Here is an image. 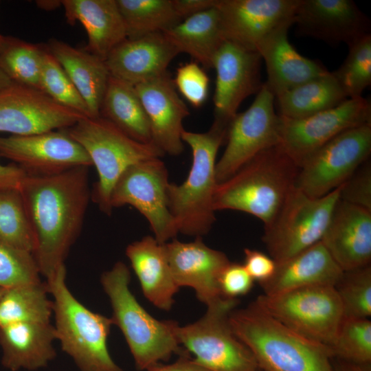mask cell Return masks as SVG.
Returning a JSON list of instances; mask_svg holds the SVG:
<instances>
[{
  "mask_svg": "<svg viewBox=\"0 0 371 371\" xmlns=\"http://www.w3.org/2000/svg\"><path fill=\"white\" fill-rule=\"evenodd\" d=\"M148 119L152 142L164 154L172 156L183 150V121L190 115L170 76L166 74L135 85Z\"/></svg>",
  "mask_w": 371,
  "mask_h": 371,
  "instance_id": "44dd1931",
  "label": "cell"
},
{
  "mask_svg": "<svg viewBox=\"0 0 371 371\" xmlns=\"http://www.w3.org/2000/svg\"><path fill=\"white\" fill-rule=\"evenodd\" d=\"M55 340V328L50 322H19L1 326V363L11 371L46 367L56 357Z\"/></svg>",
  "mask_w": 371,
  "mask_h": 371,
  "instance_id": "4316f807",
  "label": "cell"
},
{
  "mask_svg": "<svg viewBox=\"0 0 371 371\" xmlns=\"http://www.w3.org/2000/svg\"><path fill=\"white\" fill-rule=\"evenodd\" d=\"M130 271L118 261L100 278L102 289L109 298L111 319L129 348L136 368L152 371L173 354L188 355L176 336L178 324L160 321L151 316L139 303L129 289Z\"/></svg>",
  "mask_w": 371,
  "mask_h": 371,
  "instance_id": "277c9868",
  "label": "cell"
},
{
  "mask_svg": "<svg viewBox=\"0 0 371 371\" xmlns=\"http://www.w3.org/2000/svg\"><path fill=\"white\" fill-rule=\"evenodd\" d=\"M89 155L97 170L93 201L100 210L110 215L111 191L122 174L132 165L164 153L154 144H144L130 137L102 117H84L73 126L65 129Z\"/></svg>",
  "mask_w": 371,
  "mask_h": 371,
  "instance_id": "52a82bcc",
  "label": "cell"
},
{
  "mask_svg": "<svg viewBox=\"0 0 371 371\" xmlns=\"http://www.w3.org/2000/svg\"><path fill=\"white\" fill-rule=\"evenodd\" d=\"M228 128L214 120L207 132L182 131L183 142L192 150V166L181 184L169 183L167 190L168 208L179 233L202 237L216 221L213 206L218 183L216 159L220 146L226 140Z\"/></svg>",
  "mask_w": 371,
  "mask_h": 371,
  "instance_id": "5b68a950",
  "label": "cell"
},
{
  "mask_svg": "<svg viewBox=\"0 0 371 371\" xmlns=\"http://www.w3.org/2000/svg\"><path fill=\"white\" fill-rule=\"evenodd\" d=\"M84 117L41 89L13 82L0 91V133L23 136L65 130Z\"/></svg>",
  "mask_w": 371,
  "mask_h": 371,
  "instance_id": "9a60e30c",
  "label": "cell"
},
{
  "mask_svg": "<svg viewBox=\"0 0 371 371\" xmlns=\"http://www.w3.org/2000/svg\"><path fill=\"white\" fill-rule=\"evenodd\" d=\"M68 23L80 22L87 31L85 50L104 60L127 38L125 24L116 0H63Z\"/></svg>",
  "mask_w": 371,
  "mask_h": 371,
  "instance_id": "484cf974",
  "label": "cell"
},
{
  "mask_svg": "<svg viewBox=\"0 0 371 371\" xmlns=\"http://www.w3.org/2000/svg\"><path fill=\"white\" fill-rule=\"evenodd\" d=\"M45 282L4 289L0 298V327L19 322H50L53 301Z\"/></svg>",
  "mask_w": 371,
  "mask_h": 371,
  "instance_id": "d6a6232c",
  "label": "cell"
},
{
  "mask_svg": "<svg viewBox=\"0 0 371 371\" xmlns=\"http://www.w3.org/2000/svg\"><path fill=\"white\" fill-rule=\"evenodd\" d=\"M344 318H367L371 315V267L344 271L335 286Z\"/></svg>",
  "mask_w": 371,
  "mask_h": 371,
  "instance_id": "f35d334b",
  "label": "cell"
},
{
  "mask_svg": "<svg viewBox=\"0 0 371 371\" xmlns=\"http://www.w3.org/2000/svg\"><path fill=\"white\" fill-rule=\"evenodd\" d=\"M44 52L45 47L3 36L0 67L13 82L41 89Z\"/></svg>",
  "mask_w": 371,
  "mask_h": 371,
  "instance_id": "e575fe53",
  "label": "cell"
},
{
  "mask_svg": "<svg viewBox=\"0 0 371 371\" xmlns=\"http://www.w3.org/2000/svg\"><path fill=\"white\" fill-rule=\"evenodd\" d=\"M0 242L33 253L34 238L19 188L0 190Z\"/></svg>",
  "mask_w": 371,
  "mask_h": 371,
  "instance_id": "d590c367",
  "label": "cell"
},
{
  "mask_svg": "<svg viewBox=\"0 0 371 371\" xmlns=\"http://www.w3.org/2000/svg\"><path fill=\"white\" fill-rule=\"evenodd\" d=\"M329 348L333 358L356 364H370V320L367 318H343Z\"/></svg>",
  "mask_w": 371,
  "mask_h": 371,
  "instance_id": "8d00e7d4",
  "label": "cell"
},
{
  "mask_svg": "<svg viewBox=\"0 0 371 371\" xmlns=\"http://www.w3.org/2000/svg\"><path fill=\"white\" fill-rule=\"evenodd\" d=\"M46 48L72 81L86 102L91 117H99L111 76L105 61L57 39L49 41Z\"/></svg>",
  "mask_w": 371,
  "mask_h": 371,
  "instance_id": "f1b7e54d",
  "label": "cell"
},
{
  "mask_svg": "<svg viewBox=\"0 0 371 371\" xmlns=\"http://www.w3.org/2000/svg\"><path fill=\"white\" fill-rule=\"evenodd\" d=\"M13 83L9 77L0 67V91L5 89Z\"/></svg>",
  "mask_w": 371,
  "mask_h": 371,
  "instance_id": "f907efd6",
  "label": "cell"
},
{
  "mask_svg": "<svg viewBox=\"0 0 371 371\" xmlns=\"http://www.w3.org/2000/svg\"><path fill=\"white\" fill-rule=\"evenodd\" d=\"M38 2H40V3H37L38 4L40 5V7L42 8H45V9H53L54 8H56V6H58V4H61V1H38Z\"/></svg>",
  "mask_w": 371,
  "mask_h": 371,
  "instance_id": "816d5d0a",
  "label": "cell"
},
{
  "mask_svg": "<svg viewBox=\"0 0 371 371\" xmlns=\"http://www.w3.org/2000/svg\"><path fill=\"white\" fill-rule=\"evenodd\" d=\"M348 99L332 72L307 81L275 98L277 113L303 118L335 107Z\"/></svg>",
  "mask_w": 371,
  "mask_h": 371,
  "instance_id": "1f68e13d",
  "label": "cell"
},
{
  "mask_svg": "<svg viewBox=\"0 0 371 371\" xmlns=\"http://www.w3.org/2000/svg\"><path fill=\"white\" fill-rule=\"evenodd\" d=\"M300 0H218L225 41L258 52L262 43L281 27L294 23Z\"/></svg>",
  "mask_w": 371,
  "mask_h": 371,
  "instance_id": "e0dca14e",
  "label": "cell"
},
{
  "mask_svg": "<svg viewBox=\"0 0 371 371\" xmlns=\"http://www.w3.org/2000/svg\"></svg>",
  "mask_w": 371,
  "mask_h": 371,
  "instance_id": "11a10c76",
  "label": "cell"
},
{
  "mask_svg": "<svg viewBox=\"0 0 371 371\" xmlns=\"http://www.w3.org/2000/svg\"><path fill=\"white\" fill-rule=\"evenodd\" d=\"M339 199L371 211V166L368 160L341 186Z\"/></svg>",
  "mask_w": 371,
  "mask_h": 371,
  "instance_id": "7bdbcfd3",
  "label": "cell"
},
{
  "mask_svg": "<svg viewBox=\"0 0 371 371\" xmlns=\"http://www.w3.org/2000/svg\"><path fill=\"white\" fill-rule=\"evenodd\" d=\"M170 269L179 287L189 286L198 300L208 306L222 297L218 277L230 262L223 252L210 248L196 237L183 243L173 238L164 243Z\"/></svg>",
  "mask_w": 371,
  "mask_h": 371,
  "instance_id": "ffe728a7",
  "label": "cell"
},
{
  "mask_svg": "<svg viewBox=\"0 0 371 371\" xmlns=\"http://www.w3.org/2000/svg\"><path fill=\"white\" fill-rule=\"evenodd\" d=\"M123 18L127 38L164 32L181 20L172 0H116Z\"/></svg>",
  "mask_w": 371,
  "mask_h": 371,
  "instance_id": "836d02e7",
  "label": "cell"
},
{
  "mask_svg": "<svg viewBox=\"0 0 371 371\" xmlns=\"http://www.w3.org/2000/svg\"><path fill=\"white\" fill-rule=\"evenodd\" d=\"M41 89L59 104L91 117L86 102L54 56L45 47Z\"/></svg>",
  "mask_w": 371,
  "mask_h": 371,
  "instance_id": "ab89813d",
  "label": "cell"
},
{
  "mask_svg": "<svg viewBox=\"0 0 371 371\" xmlns=\"http://www.w3.org/2000/svg\"><path fill=\"white\" fill-rule=\"evenodd\" d=\"M2 36H3L0 34V43H1V41Z\"/></svg>",
  "mask_w": 371,
  "mask_h": 371,
  "instance_id": "db71d44e",
  "label": "cell"
},
{
  "mask_svg": "<svg viewBox=\"0 0 371 371\" xmlns=\"http://www.w3.org/2000/svg\"><path fill=\"white\" fill-rule=\"evenodd\" d=\"M341 186L317 198L293 188L275 217L264 226L262 241L276 263L321 241Z\"/></svg>",
  "mask_w": 371,
  "mask_h": 371,
  "instance_id": "9c48e42d",
  "label": "cell"
},
{
  "mask_svg": "<svg viewBox=\"0 0 371 371\" xmlns=\"http://www.w3.org/2000/svg\"><path fill=\"white\" fill-rule=\"evenodd\" d=\"M238 302L222 297L207 306L199 319L176 328L180 345L210 371H260L251 352L229 322V315Z\"/></svg>",
  "mask_w": 371,
  "mask_h": 371,
  "instance_id": "ba28073f",
  "label": "cell"
},
{
  "mask_svg": "<svg viewBox=\"0 0 371 371\" xmlns=\"http://www.w3.org/2000/svg\"><path fill=\"white\" fill-rule=\"evenodd\" d=\"M65 265L46 279L53 297L56 340L80 371H123L112 359L107 346L113 322L82 304L66 283Z\"/></svg>",
  "mask_w": 371,
  "mask_h": 371,
  "instance_id": "8992f818",
  "label": "cell"
},
{
  "mask_svg": "<svg viewBox=\"0 0 371 371\" xmlns=\"http://www.w3.org/2000/svg\"><path fill=\"white\" fill-rule=\"evenodd\" d=\"M229 322L260 371H335L328 346L283 324L254 301L234 309Z\"/></svg>",
  "mask_w": 371,
  "mask_h": 371,
  "instance_id": "7a4b0ae2",
  "label": "cell"
},
{
  "mask_svg": "<svg viewBox=\"0 0 371 371\" xmlns=\"http://www.w3.org/2000/svg\"><path fill=\"white\" fill-rule=\"evenodd\" d=\"M254 280L249 275L243 264L229 262L218 277V288L222 297L237 299L249 293Z\"/></svg>",
  "mask_w": 371,
  "mask_h": 371,
  "instance_id": "ee69618b",
  "label": "cell"
},
{
  "mask_svg": "<svg viewBox=\"0 0 371 371\" xmlns=\"http://www.w3.org/2000/svg\"><path fill=\"white\" fill-rule=\"evenodd\" d=\"M25 171L12 163L3 165L0 162V190L10 188H20L26 176Z\"/></svg>",
  "mask_w": 371,
  "mask_h": 371,
  "instance_id": "7dc6e473",
  "label": "cell"
},
{
  "mask_svg": "<svg viewBox=\"0 0 371 371\" xmlns=\"http://www.w3.org/2000/svg\"><path fill=\"white\" fill-rule=\"evenodd\" d=\"M152 371H210L194 359H190L188 355L180 356L175 362L168 364H159Z\"/></svg>",
  "mask_w": 371,
  "mask_h": 371,
  "instance_id": "c3c4849f",
  "label": "cell"
},
{
  "mask_svg": "<svg viewBox=\"0 0 371 371\" xmlns=\"http://www.w3.org/2000/svg\"><path fill=\"white\" fill-rule=\"evenodd\" d=\"M298 172V166L280 144L268 148L217 183L214 209L243 212L267 225L295 186Z\"/></svg>",
  "mask_w": 371,
  "mask_h": 371,
  "instance_id": "3957f363",
  "label": "cell"
},
{
  "mask_svg": "<svg viewBox=\"0 0 371 371\" xmlns=\"http://www.w3.org/2000/svg\"><path fill=\"white\" fill-rule=\"evenodd\" d=\"M210 79L196 63H188L177 69L173 80L175 87L193 106L200 107L205 101Z\"/></svg>",
  "mask_w": 371,
  "mask_h": 371,
  "instance_id": "b9f144b4",
  "label": "cell"
},
{
  "mask_svg": "<svg viewBox=\"0 0 371 371\" xmlns=\"http://www.w3.org/2000/svg\"><path fill=\"white\" fill-rule=\"evenodd\" d=\"M321 242L344 271L370 265L371 211L339 199Z\"/></svg>",
  "mask_w": 371,
  "mask_h": 371,
  "instance_id": "7402d4cb",
  "label": "cell"
},
{
  "mask_svg": "<svg viewBox=\"0 0 371 371\" xmlns=\"http://www.w3.org/2000/svg\"><path fill=\"white\" fill-rule=\"evenodd\" d=\"M293 25L298 35L333 45L370 34V19L351 0H300Z\"/></svg>",
  "mask_w": 371,
  "mask_h": 371,
  "instance_id": "d6986e66",
  "label": "cell"
},
{
  "mask_svg": "<svg viewBox=\"0 0 371 371\" xmlns=\"http://www.w3.org/2000/svg\"><path fill=\"white\" fill-rule=\"evenodd\" d=\"M179 53H186L206 68L225 41L216 7L182 20L164 32Z\"/></svg>",
  "mask_w": 371,
  "mask_h": 371,
  "instance_id": "f546056e",
  "label": "cell"
},
{
  "mask_svg": "<svg viewBox=\"0 0 371 371\" xmlns=\"http://www.w3.org/2000/svg\"><path fill=\"white\" fill-rule=\"evenodd\" d=\"M243 266L249 275L259 284L269 280L274 274L277 263L266 254L249 248L244 249Z\"/></svg>",
  "mask_w": 371,
  "mask_h": 371,
  "instance_id": "f6af8a7d",
  "label": "cell"
},
{
  "mask_svg": "<svg viewBox=\"0 0 371 371\" xmlns=\"http://www.w3.org/2000/svg\"><path fill=\"white\" fill-rule=\"evenodd\" d=\"M40 275L32 253L0 242V288L39 282Z\"/></svg>",
  "mask_w": 371,
  "mask_h": 371,
  "instance_id": "60d3db41",
  "label": "cell"
},
{
  "mask_svg": "<svg viewBox=\"0 0 371 371\" xmlns=\"http://www.w3.org/2000/svg\"><path fill=\"white\" fill-rule=\"evenodd\" d=\"M254 302L283 324L328 347L344 318L340 300L332 286L304 287L276 295L262 294Z\"/></svg>",
  "mask_w": 371,
  "mask_h": 371,
  "instance_id": "30bf717a",
  "label": "cell"
},
{
  "mask_svg": "<svg viewBox=\"0 0 371 371\" xmlns=\"http://www.w3.org/2000/svg\"><path fill=\"white\" fill-rule=\"evenodd\" d=\"M370 153L371 124L348 129L302 163L295 186L310 196H324L348 181Z\"/></svg>",
  "mask_w": 371,
  "mask_h": 371,
  "instance_id": "8fae6325",
  "label": "cell"
},
{
  "mask_svg": "<svg viewBox=\"0 0 371 371\" xmlns=\"http://www.w3.org/2000/svg\"><path fill=\"white\" fill-rule=\"evenodd\" d=\"M125 253L144 297L157 308L170 310L179 287L172 277L164 243L146 236L129 244Z\"/></svg>",
  "mask_w": 371,
  "mask_h": 371,
  "instance_id": "83f0119b",
  "label": "cell"
},
{
  "mask_svg": "<svg viewBox=\"0 0 371 371\" xmlns=\"http://www.w3.org/2000/svg\"><path fill=\"white\" fill-rule=\"evenodd\" d=\"M335 371H371L370 364L361 365L339 360V363L335 366Z\"/></svg>",
  "mask_w": 371,
  "mask_h": 371,
  "instance_id": "681fc988",
  "label": "cell"
},
{
  "mask_svg": "<svg viewBox=\"0 0 371 371\" xmlns=\"http://www.w3.org/2000/svg\"><path fill=\"white\" fill-rule=\"evenodd\" d=\"M0 157L11 160L27 175L32 176L50 175L92 166L86 151L65 130L0 136Z\"/></svg>",
  "mask_w": 371,
  "mask_h": 371,
  "instance_id": "2e32d148",
  "label": "cell"
},
{
  "mask_svg": "<svg viewBox=\"0 0 371 371\" xmlns=\"http://www.w3.org/2000/svg\"><path fill=\"white\" fill-rule=\"evenodd\" d=\"M88 167L26 175L21 192L34 241L33 256L45 279L65 265L78 237L91 192Z\"/></svg>",
  "mask_w": 371,
  "mask_h": 371,
  "instance_id": "6da1fadb",
  "label": "cell"
},
{
  "mask_svg": "<svg viewBox=\"0 0 371 371\" xmlns=\"http://www.w3.org/2000/svg\"><path fill=\"white\" fill-rule=\"evenodd\" d=\"M100 116L133 139L153 143L148 119L134 85L110 76Z\"/></svg>",
  "mask_w": 371,
  "mask_h": 371,
  "instance_id": "4dcf8cb0",
  "label": "cell"
},
{
  "mask_svg": "<svg viewBox=\"0 0 371 371\" xmlns=\"http://www.w3.org/2000/svg\"><path fill=\"white\" fill-rule=\"evenodd\" d=\"M371 124V104L363 97L312 115L291 119L280 115V145L300 166L315 151L339 133Z\"/></svg>",
  "mask_w": 371,
  "mask_h": 371,
  "instance_id": "5bb4252c",
  "label": "cell"
},
{
  "mask_svg": "<svg viewBox=\"0 0 371 371\" xmlns=\"http://www.w3.org/2000/svg\"><path fill=\"white\" fill-rule=\"evenodd\" d=\"M280 115L275 97L264 85L249 106L234 116L227 134V144L216 164L217 183H221L262 150L280 144Z\"/></svg>",
  "mask_w": 371,
  "mask_h": 371,
  "instance_id": "4fadbf2b",
  "label": "cell"
},
{
  "mask_svg": "<svg viewBox=\"0 0 371 371\" xmlns=\"http://www.w3.org/2000/svg\"><path fill=\"white\" fill-rule=\"evenodd\" d=\"M179 54L164 32L153 33L126 38L110 52L105 63L111 76L135 86L166 74Z\"/></svg>",
  "mask_w": 371,
  "mask_h": 371,
  "instance_id": "603a6c76",
  "label": "cell"
},
{
  "mask_svg": "<svg viewBox=\"0 0 371 371\" xmlns=\"http://www.w3.org/2000/svg\"><path fill=\"white\" fill-rule=\"evenodd\" d=\"M343 273L319 241L277 263L273 276L260 285L263 294L276 295L308 286H335Z\"/></svg>",
  "mask_w": 371,
  "mask_h": 371,
  "instance_id": "d4e9b609",
  "label": "cell"
},
{
  "mask_svg": "<svg viewBox=\"0 0 371 371\" xmlns=\"http://www.w3.org/2000/svg\"><path fill=\"white\" fill-rule=\"evenodd\" d=\"M168 169L160 157L139 161L128 168L111 191L112 209L129 205L148 221L155 238L164 244L179 233L168 205Z\"/></svg>",
  "mask_w": 371,
  "mask_h": 371,
  "instance_id": "7c38bea8",
  "label": "cell"
},
{
  "mask_svg": "<svg viewBox=\"0 0 371 371\" xmlns=\"http://www.w3.org/2000/svg\"><path fill=\"white\" fill-rule=\"evenodd\" d=\"M348 47V53L333 74L348 98H361L371 85V34L359 38Z\"/></svg>",
  "mask_w": 371,
  "mask_h": 371,
  "instance_id": "74e56055",
  "label": "cell"
},
{
  "mask_svg": "<svg viewBox=\"0 0 371 371\" xmlns=\"http://www.w3.org/2000/svg\"><path fill=\"white\" fill-rule=\"evenodd\" d=\"M4 289H3V288H0V298H1L2 294H3V291H4Z\"/></svg>",
  "mask_w": 371,
  "mask_h": 371,
  "instance_id": "f5cc1de1",
  "label": "cell"
},
{
  "mask_svg": "<svg viewBox=\"0 0 371 371\" xmlns=\"http://www.w3.org/2000/svg\"><path fill=\"white\" fill-rule=\"evenodd\" d=\"M218 0H172L175 10L182 21L216 6Z\"/></svg>",
  "mask_w": 371,
  "mask_h": 371,
  "instance_id": "bcb514c9",
  "label": "cell"
},
{
  "mask_svg": "<svg viewBox=\"0 0 371 371\" xmlns=\"http://www.w3.org/2000/svg\"><path fill=\"white\" fill-rule=\"evenodd\" d=\"M261 62L258 52L228 41L223 42L212 63L216 74L213 98L214 121L229 126L240 104L259 92L264 85Z\"/></svg>",
  "mask_w": 371,
  "mask_h": 371,
  "instance_id": "ac0fdd59",
  "label": "cell"
},
{
  "mask_svg": "<svg viewBox=\"0 0 371 371\" xmlns=\"http://www.w3.org/2000/svg\"><path fill=\"white\" fill-rule=\"evenodd\" d=\"M285 25L268 36L258 52L265 61L267 80L265 84L274 97L330 71L319 60L301 55L290 43Z\"/></svg>",
  "mask_w": 371,
  "mask_h": 371,
  "instance_id": "cb8c5ba5",
  "label": "cell"
}]
</instances>
